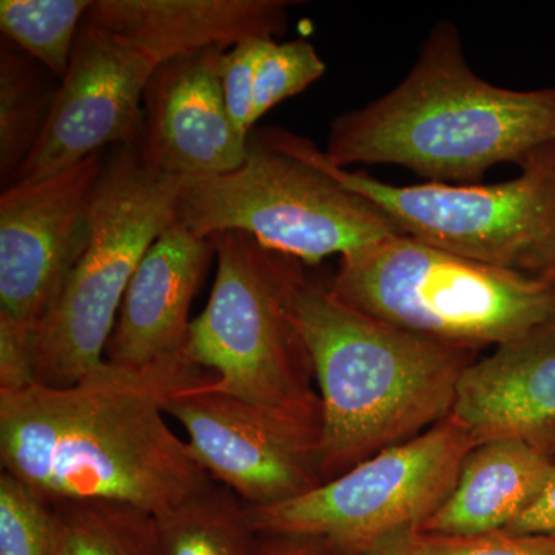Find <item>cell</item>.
<instances>
[{"mask_svg": "<svg viewBox=\"0 0 555 555\" xmlns=\"http://www.w3.org/2000/svg\"><path fill=\"white\" fill-rule=\"evenodd\" d=\"M184 356L104 366L68 387L0 392V460L46 505L115 500L167 513L217 483L166 420V401L208 382Z\"/></svg>", "mask_w": 555, "mask_h": 555, "instance_id": "cell-1", "label": "cell"}, {"mask_svg": "<svg viewBox=\"0 0 555 555\" xmlns=\"http://www.w3.org/2000/svg\"><path fill=\"white\" fill-rule=\"evenodd\" d=\"M276 258L287 315L317 379L324 481L451 415L477 352L367 315L306 275L297 259Z\"/></svg>", "mask_w": 555, "mask_h": 555, "instance_id": "cell-2", "label": "cell"}, {"mask_svg": "<svg viewBox=\"0 0 555 555\" xmlns=\"http://www.w3.org/2000/svg\"><path fill=\"white\" fill-rule=\"evenodd\" d=\"M555 142V86L513 90L474 72L452 22L438 21L400 83L331 124L324 155L347 169L387 164L427 182L477 184Z\"/></svg>", "mask_w": 555, "mask_h": 555, "instance_id": "cell-3", "label": "cell"}, {"mask_svg": "<svg viewBox=\"0 0 555 555\" xmlns=\"http://www.w3.org/2000/svg\"><path fill=\"white\" fill-rule=\"evenodd\" d=\"M347 305L444 345L499 347L555 318V283L456 257L398 233L339 258Z\"/></svg>", "mask_w": 555, "mask_h": 555, "instance_id": "cell-4", "label": "cell"}, {"mask_svg": "<svg viewBox=\"0 0 555 555\" xmlns=\"http://www.w3.org/2000/svg\"><path fill=\"white\" fill-rule=\"evenodd\" d=\"M177 219L204 238L246 233L301 264L341 258L400 233L371 201L292 147L281 129L251 131L240 169L182 181Z\"/></svg>", "mask_w": 555, "mask_h": 555, "instance_id": "cell-5", "label": "cell"}, {"mask_svg": "<svg viewBox=\"0 0 555 555\" xmlns=\"http://www.w3.org/2000/svg\"><path fill=\"white\" fill-rule=\"evenodd\" d=\"M182 181L149 170L137 149L105 160L86 251L31 335L36 385L68 387L105 364V349L139 262L177 219Z\"/></svg>", "mask_w": 555, "mask_h": 555, "instance_id": "cell-6", "label": "cell"}, {"mask_svg": "<svg viewBox=\"0 0 555 555\" xmlns=\"http://www.w3.org/2000/svg\"><path fill=\"white\" fill-rule=\"evenodd\" d=\"M288 144L347 189L371 201L398 232L440 248L555 283V142L496 184L396 185L335 166L309 139L284 130Z\"/></svg>", "mask_w": 555, "mask_h": 555, "instance_id": "cell-7", "label": "cell"}, {"mask_svg": "<svg viewBox=\"0 0 555 555\" xmlns=\"http://www.w3.org/2000/svg\"><path fill=\"white\" fill-rule=\"evenodd\" d=\"M210 238L217 278L206 309L192 321L182 356L215 378L192 389L321 416L308 350L284 305L275 251L246 233Z\"/></svg>", "mask_w": 555, "mask_h": 555, "instance_id": "cell-8", "label": "cell"}, {"mask_svg": "<svg viewBox=\"0 0 555 555\" xmlns=\"http://www.w3.org/2000/svg\"><path fill=\"white\" fill-rule=\"evenodd\" d=\"M476 444L449 415L308 494L275 506H246L247 518L258 534L317 537L350 555L393 532L418 531L447 499Z\"/></svg>", "mask_w": 555, "mask_h": 555, "instance_id": "cell-9", "label": "cell"}, {"mask_svg": "<svg viewBox=\"0 0 555 555\" xmlns=\"http://www.w3.org/2000/svg\"><path fill=\"white\" fill-rule=\"evenodd\" d=\"M192 387L169 397L166 414L184 429L190 455L244 505H280L324 483L321 416Z\"/></svg>", "mask_w": 555, "mask_h": 555, "instance_id": "cell-10", "label": "cell"}, {"mask_svg": "<svg viewBox=\"0 0 555 555\" xmlns=\"http://www.w3.org/2000/svg\"><path fill=\"white\" fill-rule=\"evenodd\" d=\"M105 160L94 153L0 195V320L33 335L86 251Z\"/></svg>", "mask_w": 555, "mask_h": 555, "instance_id": "cell-11", "label": "cell"}, {"mask_svg": "<svg viewBox=\"0 0 555 555\" xmlns=\"http://www.w3.org/2000/svg\"><path fill=\"white\" fill-rule=\"evenodd\" d=\"M158 68L127 40L83 20L49 124L11 184L68 169L107 145L137 147L145 89Z\"/></svg>", "mask_w": 555, "mask_h": 555, "instance_id": "cell-12", "label": "cell"}, {"mask_svg": "<svg viewBox=\"0 0 555 555\" xmlns=\"http://www.w3.org/2000/svg\"><path fill=\"white\" fill-rule=\"evenodd\" d=\"M225 49H207L156 69L145 89L137 152L155 173L189 181L240 169L248 138L230 118L219 57ZM229 50V49H228Z\"/></svg>", "mask_w": 555, "mask_h": 555, "instance_id": "cell-13", "label": "cell"}, {"mask_svg": "<svg viewBox=\"0 0 555 555\" xmlns=\"http://www.w3.org/2000/svg\"><path fill=\"white\" fill-rule=\"evenodd\" d=\"M451 416L476 443L507 438L555 456V318L477 358Z\"/></svg>", "mask_w": 555, "mask_h": 555, "instance_id": "cell-14", "label": "cell"}, {"mask_svg": "<svg viewBox=\"0 0 555 555\" xmlns=\"http://www.w3.org/2000/svg\"><path fill=\"white\" fill-rule=\"evenodd\" d=\"M214 255L211 238L175 219L131 276L105 361L141 369L181 358L193 321L190 308Z\"/></svg>", "mask_w": 555, "mask_h": 555, "instance_id": "cell-15", "label": "cell"}, {"mask_svg": "<svg viewBox=\"0 0 555 555\" xmlns=\"http://www.w3.org/2000/svg\"><path fill=\"white\" fill-rule=\"evenodd\" d=\"M288 0H93L86 21L118 35L163 67L207 49L287 28Z\"/></svg>", "mask_w": 555, "mask_h": 555, "instance_id": "cell-16", "label": "cell"}, {"mask_svg": "<svg viewBox=\"0 0 555 555\" xmlns=\"http://www.w3.org/2000/svg\"><path fill=\"white\" fill-rule=\"evenodd\" d=\"M554 459L507 438L477 443L447 499L418 532L470 537L505 531L539 494Z\"/></svg>", "mask_w": 555, "mask_h": 555, "instance_id": "cell-17", "label": "cell"}, {"mask_svg": "<svg viewBox=\"0 0 555 555\" xmlns=\"http://www.w3.org/2000/svg\"><path fill=\"white\" fill-rule=\"evenodd\" d=\"M49 506L50 555H159L156 518L115 500H64Z\"/></svg>", "mask_w": 555, "mask_h": 555, "instance_id": "cell-18", "label": "cell"}, {"mask_svg": "<svg viewBox=\"0 0 555 555\" xmlns=\"http://www.w3.org/2000/svg\"><path fill=\"white\" fill-rule=\"evenodd\" d=\"M24 51L0 46V173L9 185L38 145L61 82ZM60 80V79H56ZM7 185V188H9Z\"/></svg>", "mask_w": 555, "mask_h": 555, "instance_id": "cell-19", "label": "cell"}, {"mask_svg": "<svg viewBox=\"0 0 555 555\" xmlns=\"http://www.w3.org/2000/svg\"><path fill=\"white\" fill-rule=\"evenodd\" d=\"M159 555H254L258 532L235 492L215 483L155 516Z\"/></svg>", "mask_w": 555, "mask_h": 555, "instance_id": "cell-20", "label": "cell"}, {"mask_svg": "<svg viewBox=\"0 0 555 555\" xmlns=\"http://www.w3.org/2000/svg\"><path fill=\"white\" fill-rule=\"evenodd\" d=\"M90 7L91 0H2L0 31L3 39L62 80Z\"/></svg>", "mask_w": 555, "mask_h": 555, "instance_id": "cell-21", "label": "cell"}, {"mask_svg": "<svg viewBox=\"0 0 555 555\" xmlns=\"http://www.w3.org/2000/svg\"><path fill=\"white\" fill-rule=\"evenodd\" d=\"M326 73V64L305 39H269L262 51L255 86L254 122L288 98L308 90Z\"/></svg>", "mask_w": 555, "mask_h": 555, "instance_id": "cell-22", "label": "cell"}, {"mask_svg": "<svg viewBox=\"0 0 555 555\" xmlns=\"http://www.w3.org/2000/svg\"><path fill=\"white\" fill-rule=\"evenodd\" d=\"M0 555H50L49 506L3 470L0 476Z\"/></svg>", "mask_w": 555, "mask_h": 555, "instance_id": "cell-23", "label": "cell"}, {"mask_svg": "<svg viewBox=\"0 0 555 555\" xmlns=\"http://www.w3.org/2000/svg\"><path fill=\"white\" fill-rule=\"evenodd\" d=\"M272 38H250L222 51L219 79L230 118L244 138L254 131V101L262 51Z\"/></svg>", "mask_w": 555, "mask_h": 555, "instance_id": "cell-24", "label": "cell"}, {"mask_svg": "<svg viewBox=\"0 0 555 555\" xmlns=\"http://www.w3.org/2000/svg\"><path fill=\"white\" fill-rule=\"evenodd\" d=\"M416 555H555V535L496 531L451 537L415 532Z\"/></svg>", "mask_w": 555, "mask_h": 555, "instance_id": "cell-25", "label": "cell"}, {"mask_svg": "<svg viewBox=\"0 0 555 555\" xmlns=\"http://www.w3.org/2000/svg\"><path fill=\"white\" fill-rule=\"evenodd\" d=\"M506 531L555 535V459L539 494Z\"/></svg>", "mask_w": 555, "mask_h": 555, "instance_id": "cell-26", "label": "cell"}, {"mask_svg": "<svg viewBox=\"0 0 555 555\" xmlns=\"http://www.w3.org/2000/svg\"><path fill=\"white\" fill-rule=\"evenodd\" d=\"M254 555H345L323 539L308 535L258 534Z\"/></svg>", "mask_w": 555, "mask_h": 555, "instance_id": "cell-27", "label": "cell"}, {"mask_svg": "<svg viewBox=\"0 0 555 555\" xmlns=\"http://www.w3.org/2000/svg\"><path fill=\"white\" fill-rule=\"evenodd\" d=\"M415 532V529L393 532L350 555H416Z\"/></svg>", "mask_w": 555, "mask_h": 555, "instance_id": "cell-28", "label": "cell"}]
</instances>
